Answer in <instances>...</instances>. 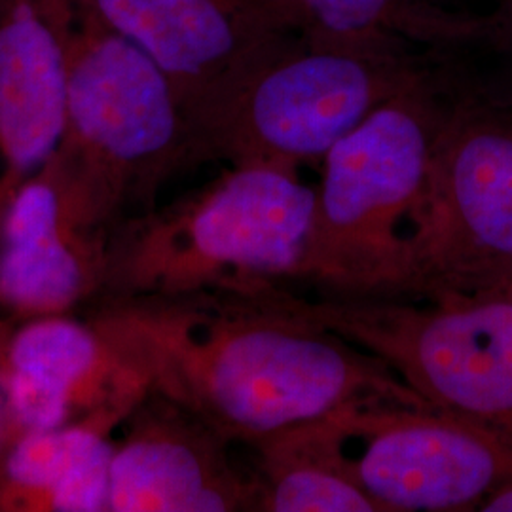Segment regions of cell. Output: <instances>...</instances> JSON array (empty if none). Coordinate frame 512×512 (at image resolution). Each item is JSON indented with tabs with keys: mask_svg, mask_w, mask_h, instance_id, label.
<instances>
[{
	"mask_svg": "<svg viewBox=\"0 0 512 512\" xmlns=\"http://www.w3.org/2000/svg\"><path fill=\"white\" fill-rule=\"evenodd\" d=\"M463 50L446 52L321 162L300 283L329 296H399Z\"/></svg>",
	"mask_w": 512,
	"mask_h": 512,
	"instance_id": "obj_3",
	"label": "cell"
},
{
	"mask_svg": "<svg viewBox=\"0 0 512 512\" xmlns=\"http://www.w3.org/2000/svg\"><path fill=\"white\" fill-rule=\"evenodd\" d=\"M275 294L99 296L88 319L150 389L253 450L357 404L431 408L378 357L287 310Z\"/></svg>",
	"mask_w": 512,
	"mask_h": 512,
	"instance_id": "obj_1",
	"label": "cell"
},
{
	"mask_svg": "<svg viewBox=\"0 0 512 512\" xmlns=\"http://www.w3.org/2000/svg\"><path fill=\"white\" fill-rule=\"evenodd\" d=\"M277 302L378 357L433 410L512 444V298L478 293L304 298Z\"/></svg>",
	"mask_w": 512,
	"mask_h": 512,
	"instance_id": "obj_6",
	"label": "cell"
},
{
	"mask_svg": "<svg viewBox=\"0 0 512 512\" xmlns=\"http://www.w3.org/2000/svg\"><path fill=\"white\" fill-rule=\"evenodd\" d=\"M164 71L184 116L277 40L306 33L296 0H86Z\"/></svg>",
	"mask_w": 512,
	"mask_h": 512,
	"instance_id": "obj_9",
	"label": "cell"
},
{
	"mask_svg": "<svg viewBox=\"0 0 512 512\" xmlns=\"http://www.w3.org/2000/svg\"><path fill=\"white\" fill-rule=\"evenodd\" d=\"M109 241L74 219L44 165L19 190L0 232V315L25 321L95 302Z\"/></svg>",
	"mask_w": 512,
	"mask_h": 512,
	"instance_id": "obj_13",
	"label": "cell"
},
{
	"mask_svg": "<svg viewBox=\"0 0 512 512\" xmlns=\"http://www.w3.org/2000/svg\"><path fill=\"white\" fill-rule=\"evenodd\" d=\"M255 452L260 512H382L349 475L323 420L289 429Z\"/></svg>",
	"mask_w": 512,
	"mask_h": 512,
	"instance_id": "obj_16",
	"label": "cell"
},
{
	"mask_svg": "<svg viewBox=\"0 0 512 512\" xmlns=\"http://www.w3.org/2000/svg\"><path fill=\"white\" fill-rule=\"evenodd\" d=\"M480 512H512V478L497 486L478 507Z\"/></svg>",
	"mask_w": 512,
	"mask_h": 512,
	"instance_id": "obj_19",
	"label": "cell"
},
{
	"mask_svg": "<svg viewBox=\"0 0 512 512\" xmlns=\"http://www.w3.org/2000/svg\"><path fill=\"white\" fill-rule=\"evenodd\" d=\"M192 165L173 84L84 0L69 54L65 131L46 164L74 219L110 238L154 209L162 186Z\"/></svg>",
	"mask_w": 512,
	"mask_h": 512,
	"instance_id": "obj_4",
	"label": "cell"
},
{
	"mask_svg": "<svg viewBox=\"0 0 512 512\" xmlns=\"http://www.w3.org/2000/svg\"><path fill=\"white\" fill-rule=\"evenodd\" d=\"M10 444L97 410L133 408L147 378L92 321L71 313L14 321L6 342Z\"/></svg>",
	"mask_w": 512,
	"mask_h": 512,
	"instance_id": "obj_12",
	"label": "cell"
},
{
	"mask_svg": "<svg viewBox=\"0 0 512 512\" xmlns=\"http://www.w3.org/2000/svg\"><path fill=\"white\" fill-rule=\"evenodd\" d=\"M82 6L84 0H0V232L19 190L61 143Z\"/></svg>",
	"mask_w": 512,
	"mask_h": 512,
	"instance_id": "obj_11",
	"label": "cell"
},
{
	"mask_svg": "<svg viewBox=\"0 0 512 512\" xmlns=\"http://www.w3.org/2000/svg\"><path fill=\"white\" fill-rule=\"evenodd\" d=\"M114 440L109 512L260 511V482L230 458V442L148 389Z\"/></svg>",
	"mask_w": 512,
	"mask_h": 512,
	"instance_id": "obj_10",
	"label": "cell"
},
{
	"mask_svg": "<svg viewBox=\"0 0 512 512\" xmlns=\"http://www.w3.org/2000/svg\"><path fill=\"white\" fill-rule=\"evenodd\" d=\"M494 289L501 291V293L509 294L512 298V270L509 274H505L501 277V281L495 285Z\"/></svg>",
	"mask_w": 512,
	"mask_h": 512,
	"instance_id": "obj_20",
	"label": "cell"
},
{
	"mask_svg": "<svg viewBox=\"0 0 512 512\" xmlns=\"http://www.w3.org/2000/svg\"><path fill=\"white\" fill-rule=\"evenodd\" d=\"M446 52L454 50L349 44L310 33L281 38L188 114L196 162L321 164Z\"/></svg>",
	"mask_w": 512,
	"mask_h": 512,
	"instance_id": "obj_5",
	"label": "cell"
},
{
	"mask_svg": "<svg viewBox=\"0 0 512 512\" xmlns=\"http://www.w3.org/2000/svg\"><path fill=\"white\" fill-rule=\"evenodd\" d=\"M512 270V76L459 59L403 298L494 289Z\"/></svg>",
	"mask_w": 512,
	"mask_h": 512,
	"instance_id": "obj_7",
	"label": "cell"
},
{
	"mask_svg": "<svg viewBox=\"0 0 512 512\" xmlns=\"http://www.w3.org/2000/svg\"><path fill=\"white\" fill-rule=\"evenodd\" d=\"M349 475L382 512L478 511L512 478V444L433 408L349 406L323 418Z\"/></svg>",
	"mask_w": 512,
	"mask_h": 512,
	"instance_id": "obj_8",
	"label": "cell"
},
{
	"mask_svg": "<svg viewBox=\"0 0 512 512\" xmlns=\"http://www.w3.org/2000/svg\"><path fill=\"white\" fill-rule=\"evenodd\" d=\"M480 48L505 57L512 67V0H501L492 14L484 16Z\"/></svg>",
	"mask_w": 512,
	"mask_h": 512,
	"instance_id": "obj_17",
	"label": "cell"
},
{
	"mask_svg": "<svg viewBox=\"0 0 512 512\" xmlns=\"http://www.w3.org/2000/svg\"><path fill=\"white\" fill-rule=\"evenodd\" d=\"M315 188L279 165H230L110 236L101 296L262 298L300 283Z\"/></svg>",
	"mask_w": 512,
	"mask_h": 512,
	"instance_id": "obj_2",
	"label": "cell"
},
{
	"mask_svg": "<svg viewBox=\"0 0 512 512\" xmlns=\"http://www.w3.org/2000/svg\"><path fill=\"white\" fill-rule=\"evenodd\" d=\"M133 408L97 410L14 440L0 458V512H109L114 440Z\"/></svg>",
	"mask_w": 512,
	"mask_h": 512,
	"instance_id": "obj_14",
	"label": "cell"
},
{
	"mask_svg": "<svg viewBox=\"0 0 512 512\" xmlns=\"http://www.w3.org/2000/svg\"><path fill=\"white\" fill-rule=\"evenodd\" d=\"M306 33L349 44H408L425 50H473L484 16L459 0H296Z\"/></svg>",
	"mask_w": 512,
	"mask_h": 512,
	"instance_id": "obj_15",
	"label": "cell"
},
{
	"mask_svg": "<svg viewBox=\"0 0 512 512\" xmlns=\"http://www.w3.org/2000/svg\"><path fill=\"white\" fill-rule=\"evenodd\" d=\"M12 319L0 315V458L10 446V404L6 384V342L12 329Z\"/></svg>",
	"mask_w": 512,
	"mask_h": 512,
	"instance_id": "obj_18",
	"label": "cell"
}]
</instances>
